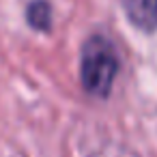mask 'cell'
I'll return each mask as SVG.
<instances>
[{
	"mask_svg": "<svg viewBox=\"0 0 157 157\" xmlns=\"http://www.w3.org/2000/svg\"><path fill=\"white\" fill-rule=\"evenodd\" d=\"M121 60L114 43L103 35H90L80 54V82L82 88L97 99H105L118 75Z\"/></svg>",
	"mask_w": 157,
	"mask_h": 157,
	"instance_id": "obj_1",
	"label": "cell"
},
{
	"mask_svg": "<svg viewBox=\"0 0 157 157\" xmlns=\"http://www.w3.org/2000/svg\"><path fill=\"white\" fill-rule=\"evenodd\" d=\"M121 2L127 13V20L136 28L144 33L157 30V0H121Z\"/></svg>",
	"mask_w": 157,
	"mask_h": 157,
	"instance_id": "obj_2",
	"label": "cell"
},
{
	"mask_svg": "<svg viewBox=\"0 0 157 157\" xmlns=\"http://www.w3.org/2000/svg\"><path fill=\"white\" fill-rule=\"evenodd\" d=\"M26 22L30 28L50 33L52 30V5L48 0H35L26 7Z\"/></svg>",
	"mask_w": 157,
	"mask_h": 157,
	"instance_id": "obj_3",
	"label": "cell"
}]
</instances>
